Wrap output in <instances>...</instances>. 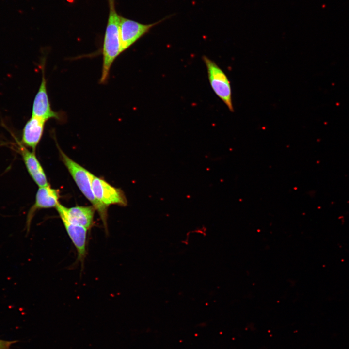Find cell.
Listing matches in <instances>:
<instances>
[{"label":"cell","mask_w":349,"mask_h":349,"mask_svg":"<svg viewBox=\"0 0 349 349\" xmlns=\"http://www.w3.org/2000/svg\"><path fill=\"white\" fill-rule=\"evenodd\" d=\"M109 14L102 48L103 64L101 84L107 81L110 68L120 53V24L121 17L116 12L115 0H108Z\"/></svg>","instance_id":"6da1fadb"},{"label":"cell","mask_w":349,"mask_h":349,"mask_svg":"<svg viewBox=\"0 0 349 349\" xmlns=\"http://www.w3.org/2000/svg\"><path fill=\"white\" fill-rule=\"evenodd\" d=\"M61 159L84 196L98 213L107 233L108 207L95 197L92 186L93 175L91 172L67 156L58 147Z\"/></svg>","instance_id":"7a4b0ae2"},{"label":"cell","mask_w":349,"mask_h":349,"mask_svg":"<svg viewBox=\"0 0 349 349\" xmlns=\"http://www.w3.org/2000/svg\"><path fill=\"white\" fill-rule=\"evenodd\" d=\"M202 58L206 67L208 80L212 90L229 111L233 112L231 87L227 76L213 61L206 56H203Z\"/></svg>","instance_id":"3957f363"},{"label":"cell","mask_w":349,"mask_h":349,"mask_svg":"<svg viewBox=\"0 0 349 349\" xmlns=\"http://www.w3.org/2000/svg\"><path fill=\"white\" fill-rule=\"evenodd\" d=\"M92 186L96 199L106 206L111 205H127V201L124 192L120 189L111 185L103 179L93 174Z\"/></svg>","instance_id":"277c9868"},{"label":"cell","mask_w":349,"mask_h":349,"mask_svg":"<svg viewBox=\"0 0 349 349\" xmlns=\"http://www.w3.org/2000/svg\"><path fill=\"white\" fill-rule=\"evenodd\" d=\"M162 20L143 24L121 16L120 24V53L129 48L151 28Z\"/></svg>","instance_id":"5b68a950"},{"label":"cell","mask_w":349,"mask_h":349,"mask_svg":"<svg viewBox=\"0 0 349 349\" xmlns=\"http://www.w3.org/2000/svg\"><path fill=\"white\" fill-rule=\"evenodd\" d=\"M55 208L61 220L83 227L88 230L93 225L95 209L92 205L77 206L68 208L59 203Z\"/></svg>","instance_id":"8992f818"},{"label":"cell","mask_w":349,"mask_h":349,"mask_svg":"<svg viewBox=\"0 0 349 349\" xmlns=\"http://www.w3.org/2000/svg\"><path fill=\"white\" fill-rule=\"evenodd\" d=\"M42 80L35 96L32 107V116L47 121L49 119H61V114L52 110L47 90V81L45 77L44 62L42 64Z\"/></svg>","instance_id":"52a82bcc"},{"label":"cell","mask_w":349,"mask_h":349,"mask_svg":"<svg viewBox=\"0 0 349 349\" xmlns=\"http://www.w3.org/2000/svg\"><path fill=\"white\" fill-rule=\"evenodd\" d=\"M59 190L52 188L49 184L38 189L34 204L29 210L26 220L27 233L30 231L32 220L36 211L39 209L56 207L59 203Z\"/></svg>","instance_id":"ba28073f"},{"label":"cell","mask_w":349,"mask_h":349,"mask_svg":"<svg viewBox=\"0 0 349 349\" xmlns=\"http://www.w3.org/2000/svg\"><path fill=\"white\" fill-rule=\"evenodd\" d=\"M17 144L27 171L34 182L39 187L49 185L44 169L36 156L35 151H30L20 142H17Z\"/></svg>","instance_id":"9c48e42d"},{"label":"cell","mask_w":349,"mask_h":349,"mask_svg":"<svg viewBox=\"0 0 349 349\" xmlns=\"http://www.w3.org/2000/svg\"><path fill=\"white\" fill-rule=\"evenodd\" d=\"M45 122L42 119L32 116L23 127L21 143L35 151L42 137Z\"/></svg>","instance_id":"30bf717a"},{"label":"cell","mask_w":349,"mask_h":349,"mask_svg":"<svg viewBox=\"0 0 349 349\" xmlns=\"http://www.w3.org/2000/svg\"><path fill=\"white\" fill-rule=\"evenodd\" d=\"M66 232L77 252L78 260L82 264L86 254V241L88 229L62 220Z\"/></svg>","instance_id":"8fae6325"},{"label":"cell","mask_w":349,"mask_h":349,"mask_svg":"<svg viewBox=\"0 0 349 349\" xmlns=\"http://www.w3.org/2000/svg\"><path fill=\"white\" fill-rule=\"evenodd\" d=\"M16 342V341H6L0 339V349H11V345Z\"/></svg>","instance_id":"7c38bea8"}]
</instances>
